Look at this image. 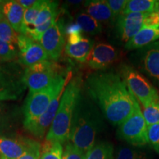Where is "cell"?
Segmentation results:
<instances>
[{
    "label": "cell",
    "instance_id": "obj_10",
    "mask_svg": "<svg viewBox=\"0 0 159 159\" xmlns=\"http://www.w3.org/2000/svg\"><path fill=\"white\" fill-rule=\"evenodd\" d=\"M17 46L19 50L18 55L19 62L27 67L49 60L41 45L27 35H18Z\"/></svg>",
    "mask_w": 159,
    "mask_h": 159
},
{
    "label": "cell",
    "instance_id": "obj_1",
    "mask_svg": "<svg viewBox=\"0 0 159 159\" xmlns=\"http://www.w3.org/2000/svg\"><path fill=\"white\" fill-rule=\"evenodd\" d=\"M85 89L105 118L114 125L124 122L138 102L121 75L114 71L91 74L86 79Z\"/></svg>",
    "mask_w": 159,
    "mask_h": 159
},
{
    "label": "cell",
    "instance_id": "obj_30",
    "mask_svg": "<svg viewBox=\"0 0 159 159\" xmlns=\"http://www.w3.org/2000/svg\"><path fill=\"white\" fill-rule=\"evenodd\" d=\"M16 47L0 40V62H9L13 61L18 56Z\"/></svg>",
    "mask_w": 159,
    "mask_h": 159
},
{
    "label": "cell",
    "instance_id": "obj_25",
    "mask_svg": "<svg viewBox=\"0 0 159 159\" xmlns=\"http://www.w3.org/2000/svg\"><path fill=\"white\" fill-rule=\"evenodd\" d=\"M43 3H44V0L36 1L34 5H33L28 9L25 10V15H24L22 34H25L26 30L30 28V27L34 25L38 15H39V12L41 11V8H42Z\"/></svg>",
    "mask_w": 159,
    "mask_h": 159
},
{
    "label": "cell",
    "instance_id": "obj_17",
    "mask_svg": "<svg viewBox=\"0 0 159 159\" xmlns=\"http://www.w3.org/2000/svg\"><path fill=\"white\" fill-rule=\"evenodd\" d=\"M25 9L17 1L8 0L2 2L4 16L17 33L22 34L23 21Z\"/></svg>",
    "mask_w": 159,
    "mask_h": 159
},
{
    "label": "cell",
    "instance_id": "obj_34",
    "mask_svg": "<svg viewBox=\"0 0 159 159\" xmlns=\"http://www.w3.org/2000/svg\"><path fill=\"white\" fill-rule=\"evenodd\" d=\"M128 1V0H106V2L114 16L115 21L117 18L123 13Z\"/></svg>",
    "mask_w": 159,
    "mask_h": 159
},
{
    "label": "cell",
    "instance_id": "obj_38",
    "mask_svg": "<svg viewBox=\"0 0 159 159\" xmlns=\"http://www.w3.org/2000/svg\"><path fill=\"white\" fill-rule=\"evenodd\" d=\"M155 12L159 16V1H157V4L156 6V9H155Z\"/></svg>",
    "mask_w": 159,
    "mask_h": 159
},
{
    "label": "cell",
    "instance_id": "obj_16",
    "mask_svg": "<svg viewBox=\"0 0 159 159\" xmlns=\"http://www.w3.org/2000/svg\"><path fill=\"white\" fill-rule=\"evenodd\" d=\"M159 40V25L143 26L135 36L125 44L127 50H137Z\"/></svg>",
    "mask_w": 159,
    "mask_h": 159
},
{
    "label": "cell",
    "instance_id": "obj_9",
    "mask_svg": "<svg viewBox=\"0 0 159 159\" xmlns=\"http://www.w3.org/2000/svg\"><path fill=\"white\" fill-rule=\"evenodd\" d=\"M39 43L47 52L49 60L56 61L58 59L65 44V30L62 21L56 20L42 35Z\"/></svg>",
    "mask_w": 159,
    "mask_h": 159
},
{
    "label": "cell",
    "instance_id": "obj_37",
    "mask_svg": "<svg viewBox=\"0 0 159 159\" xmlns=\"http://www.w3.org/2000/svg\"><path fill=\"white\" fill-rule=\"evenodd\" d=\"M69 4H72V5H80L82 3V1H69Z\"/></svg>",
    "mask_w": 159,
    "mask_h": 159
},
{
    "label": "cell",
    "instance_id": "obj_27",
    "mask_svg": "<svg viewBox=\"0 0 159 159\" xmlns=\"http://www.w3.org/2000/svg\"><path fill=\"white\" fill-rule=\"evenodd\" d=\"M17 33L5 18L0 21V40L13 45H17Z\"/></svg>",
    "mask_w": 159,
    "mask_h": 159
},
{
    "label": "cell",
    "instance_id": "obj_8",
    "mask_svg": "<svg viewBox=\"0 0 159 159\" xmlns=\"http://www.w3.org/2000/svg\"><path fill=\"white\" fill-rule=\"evenodd\" d=\"M136 57L138 71L159 91V40L137 49Z\"/></svg>",
    "mask_w": 159,
    "mask_h": 159
},
{
    "label": "cell",
    "instance_id": "obj_39",
    "mask_svg": "<svg viewBox=\"0 0 159 159\" xmlns=\"http://www.w3.org/2000/svg\"><path fill=\"white\" fill-rule=\"evenodd\" d=\"M5 16H4L3 12H2V7H0V21L2 20Z\"/></svg>",
    "mask_w": 159,
    "mask_h": 159
},
{
    "label": "cell",
    "instance_id": "obj_40",
    "mask_svg": "<svg viewBox=\"0 0 159 159\" xmlns=\"http://www.w3.org/2000/svg\"><path fill=\"white\" fill-rule=\"evenodd\" d=\"M2 2L3 1H0V7H2Z\"/></svg>",
    "mask_w": 159,
    "mask_h": 159
},
{
    "label": "cell",
    "instance_id": "obj_5",
    "mask_svg": "<svg viewBox=\"0 0 159 159\" xmlns=\"http://www.w3.org/2000/svg\"><path fill=\"white\" fill-rule=\"evenodd\" d=\"M119 73L143 108L159 100V91L137 69L130 65L122 64L119 67Z\"/></svg>",
    "mask_w": 159,
    "mask_h": 159
},
{
    "label": "cell",
    "instance_id": "obj_18",
    "mask_svg": "<svg viewBox=\"0 0 159 159\" xmlns=\"http://www.w3.org/2000/svg\"><path fill=\"white\" fill-rule=\"evenodd\" d=\"M85 11L100 24L114 23L115 20L105 0H91L84 3Z\"/></svg>",
    "mask_w": 159,
    "mask_h": 159
},
{
    "label": "cell",
    "instance_id": "obj_42",
    "mask_svg": "<svg viewBox=\"0 0 159 159\" xmlns=\"http://www.w3.org/2000/svg\"><path fill=\"white\" fill-rule=\"evenodd\" d=\"M0 159H1V158H0Z\"/></svg>",
    "mask_w": 159,
    "mask_h": 159
},
{
    "label": "cell",
    "instance_id": "obj_32",
    "mask_svg": "<svg viewBox=\"0 0 159 159\" xmlns=\"http://www.w3.org/2000/svg\"><path fill=\"white\" fill-rule=\"evenodd\" d=\"M85 154L71 142L67 143L63 153V159H85Z\"/></svg>",
    "mask_w": 159,
    "mask_h": 159
},
{
    "label": "cell",
    "instance_id": "obj_20",
    "mask_svg": "<svg viewBox=\"0 0 159 159\" xmlns=\"http://www.w3.org/2000/svg\"><path fill=\"white\" fill-rule=\"evenodd\" d=\"M75 23L79 25L83 33L91 35L100 34L102 31V24H100L86 12H80L76 15Z\"/></svg>",
    "mask_w": 159,
    "mask_h": 159
},
{
    "label": "cell",
    "instance_id": "obj_33",
    "mask_svg": "<svg viewBox=\"0 0 159 159\" xmlns=\"http://www.w3.org/2000/svg\"><path fill=\"white\" fill-rule=\"evenodd\" d=\"M41 153V145L37 141L32 140L29 148L21 157L17 159H40Z\"/></svg>",
    "mask_w": 159,
    "mask_h": 159
},
{
    "label": "cell",
    "instance_id": "obj_29",
    "mask_svg": "<svg viewBox=\"0 0 159 159\" xmlns=\"http://www.w3.org/2000/svg\"><path fill=\"white\" fill-rule=\"evenodd\" d=\"M143 110V116L145 119L147 125L158 124L159 123V100L150 103V105L146 106Z\"/></svg>",
    "mask_w": 159,
    "mask_h": 159
},
{
    "label": "cell",
    "instance_id": "obj_11",
    "mask_svg": "<svg viewBox=\"0 0 159 159\" xmlns=\"http://www.w3.org/2000/svg\"><path fill=\"white\" fill-rule=\"evenodd\" d=\"M63 91L64 90L59 92L55 96L48 108L41 116H39L34 121L24 124V127L26 130L37 138L42 139L46 133L48 132L56 116Z\"/></svg>",
    "mask_w": 159,
    "mask_h": 159
},
{
    "label": "cell",
    "instance_id": "obj_12",
    "mask_svg": "<svg viewBox=\"0 0 159 159\" xmlns=\"http://www.w3.org/2000/svg\"><path fill=\"white\" fill-rule=\"evenodd\" d=\"M148 14L145 13H122L117 18L116 29L119 39L126 43L140 31L144 26Z\"/></svg>",
    "mask_w": 159,
    "mask_h": 159
},
{
    "label": "cell",
    "instance_id": "obj_23",
    "mask_svg": "<svg viewBox=\"0 0 159 159\" xmlns=\"http://www.w3.org/2000/svg\"><path fill=\"white\" fill-rule=\"evenodd\" d=\"M57 6H58V3L57 2L44 1L42 8L39 12L37 19L35 20L34 25L32 27L42 25L52 19H56L57 15Z\"/></svg>",
    "mask_w": 159,
    "mask_h": 159
},
{
    "label": "cell",
    "instance_id": "obj_28",
    "mask_svg": "<svg viewBox=\"0 0 159 159\" xmlns=\"http://www.w3.org/2000/svg\"><path fill=\"white\" fill-rule=\"evenodd\" d=\"M114 159H148L146 155L130 146L121 145L117 148Z\"/></svg>",
    "mask_w": 159,
    "mask_h": 159
},
{
    "label": "cell",
    "instance_id": "obj_2",
    "mask_svg": "<svg viewBox=\"0 0 159 159\" xmlns=\"http://www.w3.org/2000/svg\"><path fill=\"white\" fill-rule=\"evenodd\" d=\"M104 126L96 105L81 94L71 120L69 142L86 154L97 143V137Z\"/></svg>",
    "mask_w": 159,
    "mask_h": 159
},
{
    "label": "cell",
    "instance_id": "obj_22",
    "mask_svg": "<svg viewBox=\"0 0 159 159\" xmlns=\"http://www.w3.org/2000/svg\"><path fill=\"white\" fill-rule=\"evenodd\" d=\"M157 0H128L123 13H145L155 12Z\"/></svg>",
    "mask_w": 159,
    "mask_h": 159
},
{
    "label": "cell",
    "instance_id": "obj_24",
    "mask_svg": "<svg viewBox=\"0 0 159 159\" xmlns=\"http://www.w3.org/2000/svg\"><path fill=\"white\" fill-rule=\"evenodd\" d=\"M63 146L60 142H47L41 148L40 159H63Z\"/></svg>",
    "mask_w": 159,
    "mask_h": 159
},
{
    "label": "cell",
    "instance_id": "obj_6",
    "mask_svg": "<svg viewBox=\"0 0 159 159\" xmlns=\"http://www.w3.org/2000/svg\"><path fill=\"white\" fill-rule=\"evenodd\" d=\"M117 136L132 147L141 148L149 144L148 125L139 102L130 116L119 125Z\"/></svg>",
    "mask_w": 159,
    "mask_h": 159
},
{
    "label": "cell",
    "instance_id": "obj_4",
    "mask_svg": "<svg viewBox=\"0 0 159 159\" xmlns=\"http://www.w3.org/2000/svg\"><path fill=\"white\" fill-rule=\"evenodd\" d=\"M70 74L61 75L49 86L35 92H29L22 108L23 124L32 122L41 116L47 111L52 101L66 86Z\"/></svg>",
    "mask_w": 159,
    "mask_h": 159
},
{
    "label": "cell",
    "instance_id": "obj_31",
    "mask_svg": "<svg viewBox=\"0 0 159 159\" xmlns=\"http://www.w3.org/2000/svg\"><path fill=\"white\" fill-rule=\"evenodd\" d=\"M148 136L149 144L159 153V123L148 127Z\"/></svg>",
    "mask_w": 159,
    "mask_h": 159
},
{
    "label": "cell",
    "instance_id": "obj_3",
    "mask_svg": "<svg viewBox=\"0 0 159 159\" xmlns=\"http://www.w3.org/2000/svg\"><path fill=\"white\" fill-rule=\"evenodd\" d=\"M81 94L82 80L76 77L66 86L56 116L46 136V141L63 144L69 140L73 114Z\"/></svg>",
    "mask_w": 159,
    "mask_h": 159
},
{
    "label": "cell",
    "instance_id": "obj_13",
    "mask_svg": "<svg viewBox=\"0 0 159 159\" xmlns=\"http://www.w3.org/2000/svg\"><path fill=\"white\" fill-rule=\"evenodd\" d=\"M22 78L0 66V101L16 100L25 91Z\"/></svg>",
    "mask_w": 159,
    "mask_h": 159
},
{
    "label": "cell",
    "instance_id": "obj_36",
    "mask_svg": "<svg viewBox=\"0 0 159 159\" xmlns=\"http://www.w3.org/2000/svg\"><path fill=\"white\" fill-rule=\"evenodd\" d=\"M17 2L22 6L25 10L31 7L32 6L34 5L35 3L36 2V1H35V0H18Z\"/></svg>",
    "mask_w": 159,
    "mask_h": 159
},
{
    "label": "cell",
    "instance_id": "obj_15",
    "mask_svg": "<svg viewBox=\"0 0 159 159\" xmlns=\"http://www.w3.org/2000/svg\"><path fill=\"white\" fill-rule=\"evenodd\" d=\"M32 139L26 137H7L0 136V158L17 159L29 148Z\"/></svg>",
    "mask_w": 159,
    "mask_h": 159
},
{
    "label": "cell",
    "instance_id": "obj_35",
    "mask_svg": "<svg viewBox=\"0 0 159 159\" xmlns=\"http://www.w3.org/2000/svg\"><path fill=\"white\" fill-rule=\"evenodd\" d=\"M159 25V16L156 12L148 13L144 20V26H154Z\"/></svg>",
    "mask_w": 159,
    "mask_h": 159
},
{
    "label": "cell",
    "instance_id": "obj_14",
    "mask_svg": "<svg viewBox=\"0 0 159 159\" xmlns=\"http://www.w3.org/2000/svg\"><path fill=\"white\" fill-rule=\"evenodd\" d=\"M117 57L116 49L113 46L106 43H99L94 45L86 62L93 70L102 71L110 66Z\"/></svg>",
    "mask_w": 159,
    "mask_h": 159
},
{
    "label": "cell",
    "instance_id": "obj_19",
    "mask_svg": "<svg viewBox=\"0 0 159 159\" xmlns=\"http://www.w3.org/2000/svg\"><path fill=\"white\" fill-rule=\"evenodd\" d=\"M94 47V40L83 37L76 43H66L65 52L66 55L71 58L76 60L78 62L84 63L88 60Z\"/></svg>",
    "mask_w": 159,
    "mask_h": 159
},
{
    "label": "cell",
    "instance_id": "obj_26",
    "mask_svg": "<svg viewBox=\"0 0 159 159\" xmlns=\"http://www.w3.org/2000/svg\"><path fill=\"white\" fill-rule=\"evenodd\" d=\"M15 116L13 109L3 101H0V136L11 128Z\"/></svg>",
    "mask_w": 159,
    "mask_h": 159
},
{
    "label": "cell",
    "instance_id": "obj_7",
    "mask_svg": "<svg viewBox=\"0 0 159 159\" xmlns=\"http://www.w3.org/2000/svg\"><path fill=\"white\" fill-rule=\"evenodd\" d=\"M61 75L58 66L47 60L27 67L22 80L30 92H35L49 86Z\"/></svg>",
    "mask_w": 159,
    "mask_h": 159
},
{
    "label": "cell",
    "instance_id": "obj_21",
    "mask_svg": "<svg viewBox=\"0 0 159 159\" xmlns=\"http://www.w3.org/2000/svg\"><path fill=\"white\" fill-rule=\"evenodd\" d=\"M85 159H114V146L108 142H97L85 155Z\"/></svg>",
    "mask_w": 159,
    "mask_h": 159
},
{
    "label": "cell",
    "instance_id": "obj_41",
    "mask_svg": "<svg viewBox=\"0 0 159 159\" xmlns=\"http://www.w3.org/2000/svg\"><path fill=\"white\" fill-rule=\"evenodd\" d=\"M0 63H1V62H0Z\"/></svg>",
    "mask_w": 159,
    "mask_h": 159
}]
</instances>
